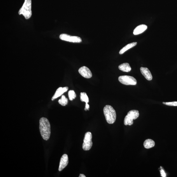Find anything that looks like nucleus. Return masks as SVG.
<instances>
[{
  "label": "nucleus",
  "instance_id": "obj_1",
  "mask_svg": "<svg viewBox=\"0 0 177 177\" xmlns=\"http://www.w3.org/2000/svg\"><path fill=\"white\" fill-rule=\"evenodd\" d=\"M39 130L42 137L45 141L49 139L51 135V125L47 118H42L39 120Z\"/></svg>",
  "mask_w": 177,
  "mask_h": 177
},
{
  "label": "nucleus",
  "instance_id": "obj_2",
  "mask_svg": "<svg viewBox=\"0 0 177 177\" xmlns=\"http://www.w3.org/2000/svg\"><path fill=\"white\" fill-rule=\"evenodd\" d=\"M103 112L107 122L109 124H113L116 119V113L115 109L110 105H106L104 107Z\"/></svg>",
  "mask_w": 177,
  "mask_h": 177
},
{
  "label": "nucleus",
  "instance_id": "obj_3",
  "mask_svg": "<svg viewBox=\"0 0 177 177\" xmlns=\"http://www.w3.org/2000/svg\"><path fill=\"white\" fill-rule=\"evenodd\" d=\"M32 0H25L21 8L18 11L19 15H22L26 20L29 19L32 15Z\"/></svg>",
  "mask_w": 177,
  "mask_h": 177
},
{
  "label": "nucleus",
  "instance_id": "obj_4",
  "mask_svg": "<svg viewBox=\"0 0 177 177\" xmlns=\"http://www.w3.org/2000/svg\"><path fill=\"white\" fill-rule=\"evenodd\" d=\"M139 113L138 111L132 110L130 111L125 116L124 120L125 125L131 126L133 124V120H136L139 117Z\"/></svg>",
  "mask_w": 177,
  "mask_h": 177
},
{
  "label": "nucleus",
  "instance_id": "obj_5",
  "mask_svg": "<svg viewBox=\"0 0 177 177\" xmlns=\"http://www.w3.org/2000/svg\"><path fill=\"white\" fill-rule=\"evenodd\" d=\"M92 137V134L90 132L86 133L82 145V148L84 151L89 150L91 148L93 145Z\"/></svg>",
  "mask_w": 177,
  "mask_h": 177
},
{
  "label": "nucleus",
  "instance_id": "obj_6",
  "mask_svg": "<svg viewBox=\"0 0 177 177\" xmlns=\"http://www.w3.org/2000/svg\"><path fill=\"white\" fill-rule=\"evenodd\" d=\"M120 82L126 85H135L137 84V81L133 77L128 76H120L118 78Z\"/></svg>",
  "mask_w": 177,
  "mask_h": 177
},
{
  "label": "nucleus",
  "instance_id": "obj_7",
  "mask_svg": "<svg viewBox=\"0 0 177 177\" xmlns=\"http://www.w3.org/2000/svg\"><path fill=\"white\" fill-rule=\"evenodd\" d=\"M61 40L73 43H80L82 39L80 37L77 36H71L66 34H61L59 36Z\"/></svg>",
  "mask_w": 177,
  "mask_h": 177
},
{
  "label": "nucleus",
  "instance_id": "obj_8",
  "mask_svg": "<svg viewBox=\"0 0 177 177\" xmlns=\"http://www.w3.org/2000/svg\"><path fill=\"white\" fill-rule=\"evenodd\" d=\"M78 72L81 76L85 78H90L92 76L91 72L88 68L86 66L81 67L79 69Z\"/></svg>",
  "mask_w": 177,
  "mask_h": 177
},
{
  "label": "nucleus",
  "instance_id": "obj_9",
  "mask_svg": "<svg viewBox=\"0 0 177 177\" xmlns=\"http://www.w3.org/2000/svg\"><path fill=\"white\" fill-rule=\"evenodd\" d=\"M69 162L68 156L65 154L62 156L60 159L59 170L61 171L66 168Z\"/></svg>",
  "mask_w": 177,
  "mask_h": 177
},
{
  "label": "nucleus",
  "instance_id": "obj_10",
  "mask_svg": "<svg viewBox=\"0 0 177 177\" xmlns=\"http://www.w3.org/2000/svg\"><path fill=\"white\" fill-rule=\"evenodd\" d=\"M141 74L149 81L152 80L153 76L149 70L147 68L141 67L140 68Z\"/></svg>",
  "mask_w": 177,
  "mask_h": 177
},
{
  "label": "nucleus",
  "instance_id": "obj_11",
  "mask_svg": "<svg viewBox=\"0 0 177 177\" xmlns=\"http://www.w3.org/2000/svg\"><path fill=\"white\" fill-rule=\"evenodd\" d=\"M68 89V88L67 87H60L58 88L57 91H56L54 95H53L52 98V101H53L55 99L61 96L64 93L66 92Z\"/></svg>",
  "mask_w": 177,
  "mask_h": 177
},
{
  "label": "nucleus",
  "instance_id": "obj_12",
  "mask_svg": "<svg viewBox=\"0 0 177 177\" xmlns=\"http://www.w3.org/2000/svg\"><path fill=\"white\" fill-rule=\"evenodd\" d=\"M147 29V26L145 25H139L134 29L133 34L135 35L141 34L145 31Z\"/></svg>",
  "mask_w": 177,
  "mask_h": 177
},
{
  "label": "nucleus",
  "instance_id": "obj_13",
  "mask_svg": "<svg viewBox=\"0 0 177 177\" xmlns=\"http://www.w3.org/2000/svg\"><path fill=\"white\" fill-rule=\"evenodd\" d=\"M118 68L120 70L126 72H130L131 70V67L127 63L120 64Z\"/></svg>",
  "mask_w": 177,
  "mask_h": 177
},
{
  "label": "nucleus",
  "instance_id": "obj_14",
  "mask_svg": "<svg viewBox=\"0 0 177 177\" xmlns=\"http://www.w3.org/2000/svg\"><path fill=\"white\" fill-rule=\"evenodd\" d=\"M155 142L151 139H147L144 142V147L147 149L153 148L155 146Z\"/></svg>",
  "mask_w": 177,
  "mask_h": 177
},
{
  "label": "nucleus",
  "instance_id": "obj_15",
  "mask_svg": "<svg viewBox=\"0 0 177 177\" xmlns=\"http://www.w3.org/2000/svg\"><path fill=\"white\" fill-rule=\"evenodd\" d=\"M137 44V43L134 42L127 44V45L124 47L122 48L120 51L119 52L120 54V55L123 54L126 51L129 50L130 49L133 47H134Z\"/></svg>",
  "mask_w": 177,
  "mask_h": 177
},
{
  "label": "nucleus",
  "instance_id": "obj_16",
  "mask_svg": "<svg viewBox=\"0 0 177 177\" xmlns=\"http://www.w3.org/2000/svg\"><path fill=\"white\" fill-rule=\"evenodd\" d=\"M80 100L81 101L84 102L86 104H87L89 102L88 98L86 93L84 92H82L80 93Z\"/></svg>",
  "mask_w": 177,
  "mask_h": 177
},
{
  "label": "nucleus",
  "instance_id": "obj_17",
  "mask_svg": "<svg viewBox=\"0 0 177 177\" xmlns=\"http://www.w3.org/2000/svg\"><path fill=\"white\" fill-rule=\"evenodd\" d=\"M58 102L62 106H65L67 104L68 100L65 95H62L61 99L59 100Z\"/></svg>",
  "mask_w": 177,
  "mask_h": 177
},
{
  "label": "nucleus",
  "instance_id": "obj_18",
  "mask_svg": "<svg viewBox=\"0 0 177 177\" xmlns=\"http://www.w3.org/2000/svg\"><path fill=\"white\" fill-rule=\"evenodd\" d=\"M68 97L69 99L72 101L75 99L76 97V95L75 92L73 90H70L68 92Z\"/></svg>",
  "mask_w": 177,
  "mask_h": 177
},
{
  "label": "nucleus",
  "instance_id": "obj_19",
  "mask_svg": "<svg viewBox=\"0 0 177 177\" xmlns=\"http://www.w3.org/2000/svg\"><path fill=\"white\" fill-rule=\"evenodd\" d=\"M163 103L168 106H177V101L168 102H163Z\"/></svg>",
  "mask_w": 177,
  "mask_h": 177
},
{
  "label": "nucleus",
  "instance_id": "obj_20",
  "mask_svg": "<svg viewBox=\"0 0 177 177\" xmlns=\"http://www.w3.org/2000/svg\"><path fill=\"white\" fill-rule=\"evenodd\" d=\"M162 177H164L166 176V174L163 170L162 169L160 171Z\"/></svg>",
  "mask_w": 177,
  "mask_h": 177
},
{
  "label": "nucleus",
  "instance_id": "obj_21",
  "mask_svg": "<svg viewBox=\"0 0 177 177\" xmlns=\"http://www.w3.org/2000/svg\"><path fill=\"white\" fill-rule=\"evenodd\" d=\"M90 108V106L89 105L87 104H86L85 108L84 110L85 111L88 110H89V109Z\"/></svg>",
  "mask_w": 177,
  "mask_h": 177
},
{
  "label": "nucleus",
  "instance_id": "obj_22",
  "mask_svg": "<svg viewBox=\"0 0 177 177\" xmlns=\"http://www.w3.org/2000/svg\"><path fill=\"white\" fill-rule=\"evenodd\" d=\"M79 177H86V176H85L84 174H80V176H79Z\"/></svg>",
  "mask_w": 177,
  "mask_h": 177
}]
</instances>
